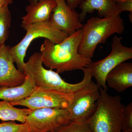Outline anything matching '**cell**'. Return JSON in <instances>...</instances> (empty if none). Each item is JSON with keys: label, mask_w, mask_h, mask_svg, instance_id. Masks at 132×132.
<instances>
[{"label": "cell", "mask_w": 132, "mask_h": 132, "mask_svg": "<svg viewBox=\"0 0 132 132\" xmlns=\"http://www.w3.org/2000/svg\"><path fill=\"white\" fill-rule=\"evenodd\" d=\"M82 30L79 29L59 44L45 39L40 47L43 64L58 73L87 67L92 59L83 57L78 52Z\"/></svg>", "instance_id": "6da1fadb"}, {"label": "cell", "mask_w": 132, "mask_h": 132, "mask_svg": "<svg viewBox=\"0 0 132 132\" xmlns=\"http://www.w3.org/2000/svg\"><path fill=\"white\" fill-rule=\"evenodd\" d=\"M23 73L28 77L36 88L64 91L74 94L92 81V71L87 67L82 69L83 78L78 83L66 82L57 72L43 67L41 52L34 53L25 62Z\"/></svg>", "instance_id": "7a4b0ae2"}, {"label": "cell", "mask_w": 132, "mask_h": 132, "mask_svg": "<svg viewBox=\"0 0 132 132\" xmlns=\"http://www.w3.org/2000/svg\"><path fill=\"white\" fill-rule=\"evenodd\" d=\"M82 30L78 52L85 58L92 59L98 45L105 43L114 34H123L125 27L119 14L104 18L92 17L83 25Z\"/></svg>", "instance_id": "3957f363"}, {"label": "cell", "mask_w": 132, "mask_h": 132, "mask_svg": "<svg viewBox=\"0 0 132 132\" xmlns=\"http://www.w3.org/2000/svg\"><path fill=\"white\" fill-rule=\"evenodd\" d=\"M96 110L87 124L93 132H123L124 105L120 96L109 95L100 88Z\"/></svg>", "instance_id": "277c9868"}, {"label": "cell", "mask_w": 132, "mask_h": 132, "mask_svg": "<svg viewBox=\"0 0 132 132\" xmlns=\"http://www.w3.org/2000/svg\"><path fill=\"white\" fill-rule=\"evenodd\" d=\"M21 27L26 30V35L18 44L10 47V50L17 69L23 73L26 52L34 40L45 38L54 44H59L68 36L55 28L49 20L27 25L21 24Z\"/></svg>", "instance_id": "5b68a950"}, {"label": "cell", "mask_w": 132, "mask_h": 132, "mask_svg": "<svg viewBox=\"0 0 132 132\" xmlns=\"http://www.w3.org/2000/svg\"><path fill=\"white\" fill-rule=\"evenodd\" d=\"M122 39V37L114 36L110 53L101 60L92 61L87 66L96 80V84L106 91L108 88L106 78L109 73L119 64L132 59V47L123 45Z\"/></svg>", "instance_id": "8992f818"}, {"label": "cell", "mask_w": 132, "mask_h": 132, "mask_svg": "<svg viewBox=\"0 0 132 132\" xmlns=\"http://www.w3.org/2000/svg\"><path fill=\"white\" fill-rule=\"evenodd\" d=\"M100 95V87L92 81L75 93L68 108L71 121L81 124L87 123L96 110Z\"/></svg>", "instance_id": "52a82bcc"}, {"label": "cell", "mask_w": 132, "mask_h": 132, "mask_svg": "<svg viewBox=\"0 0 132 132\" xmlns=\"http://www.w3.org/2000/svg\"><path fill=\"white\" fill-rule=\"evenodd\" d=\"M74 94L60 90L36 88L29 97L19 101L9 102L13 106L26 107L31 110L42 108L66 109L71 105Z\"/></svg>", "instance_id": "ba28073f"}, {"label": "cell", "mask_w": 132, "mask_h": 132, "mask_svg": "<svg viewBox=\"0 0 132 132\" xmlns=\"http://www.w3.org/2000/svg\"><path fill=\"white\" fill-rule=\"evenodd\" d=\"M71 121L68 109L42 108L32 110L26 122L30 132H47Z\"/></svg>", "instance_id": "9c48e42d"}, {"label": "cell", "mask_w": 132, "mask_h": 132, "mask_svg": "<svg viewBox=\"0 0 132 132\" xmlns=\"http://www.w3.org/2000/svg\"><path fill=\"white\" fill-rule=\"evenodd\" d=\"M56 6L53 10L49 21L54 26L68 36L81 29L79 15L75 10L71 9L65 0H55Z\"/></svg>", "instance_id": "30bf717a"}, {"label": "cell", "mask_w": 132, "mask_h": 132, "mask_svg": "<svg viewBox=\"0 0 132 132\" xmlns=\"http://www.w3.org/2000/svg\"><path fill=\"white\" fill-rule=\"evenodd\" d=\"M10 50V47H0V87H14L22 85L26 75L18 70Z\"/></svg>", "instance_id": "8fae6325"}, {"label": "cell", "mask_w": 132, "mask_h": 132, "mask_svg": "<svg viewBox=\"0 0 132 132\" xmlns=\"http://www.w3.org/2000/svg\"><path fill=\"white\" fill-rule=\"evenodd\" d=\"M109 87L123 92L132 86V63L123 62L111 70L106 78Z\"/></svg>", "instance_id": "7c38bea8"}, {"label": "cell", "mask_w": 132, "mask_h": 132, "mask_svg": "<svg viewBox=\"0 0 132 132\" xmlns=\"http://www.w3.org/2000/svg\"><path fill=\"white\" fill-rule=\"evenodd\" d=\"M55 0H39L26 7L27 13L22 17V24L27 25L49 20L53 10L56 6Z\"/></svg>", "instance_id": "4fadbf2b"}, {"label": "cell", "mask_w": 132, "mask_h": 132, "mask_svg": "<svg viewBox=\"0 0 132 132\" xmlns=\"http://www.w3.org/2000/svg\"><path fill=\"white\" fill-rule=\"evenodd\" d=\"M79 6L81 10L79 14L81 22L85 20L88 14L92 13L95 10L98 11L101 18L120 14L114 0H84Z\"/></svg>", "instance_id": "5bb4252c"}, {"label": "cell", "mask_w": 132, "mask_h": 132, "mask_svg": "<svg viewBox=\"0 0 132 132\" xmlns=\"http://www.w3.org/2000/svg\"><path fill=\"white\" fill-rule=\"evenodd\" d=\"M36 88L27 76L22 85L14 87H0V100L12 102L19 101L30 96Z\"/></svg>", "instance_id": "9a60e30c"}, {"label": "cell", "mask_w": 132, "mask_h": 132, "mask_svg": "<svg viewBox=\"0 0 132 132\" xmlns=\"http://www.w3.org/2000/svg\"><path fill=\"white\" fill-rule=\"evenodd\" d=\"M32 110L28 108H16L7 101H0V120L3 121L26 122L27 116Z\"/></svg>", "instance_id": "2e32d148"}, {"label": "cell", "mask_w": 132, "mask_h": 132, "mask_svg": "<svg viewBox=\"0 0 132 132\" xmlns=\"http://www.w3.org/2000/svg\"><path fill=\"white\" fill-rule=\"evenodd\" d=\"M12 15L8 7L0 11V47L4 45L8 38Z\"/></svg>", "instance_id": "e0dca14e"}, {"label": "cell", "mask_w": 132, "mask_h": 132, "mask_svg": "<svg viewBox=\"0 0 132 132\" xmlns=\"http://www.w3.org/2000/svg\"><path fill=\"white\" fill-rule=\"evenodd\" d=\"M52 132H93L87 123L81 124L70 121L53 130Z\"/></svg>", "instance_id": "ac0fdd59"}, {"label": "cell", "mask_w": 132, "mask_h": 132, "mask_svg": "<svg viewBox=\"0 0 132 132\" xmlns=\"http://www.w3.org/2000/svg\"><path fill=\"white\" fill-rule=\"evenodd\" d=\"M0 132H30V130L26 122L17 124L10 121L0 123Z\"/></svg>", "instance_id": "d6986e66"}, {"label": "cell", "mask_w": 132, "mask_h": 132, "mask_svg": "<svg viewBox=\"0 0 132 132\" xmlns=\"http://www.w3.org/2000/svg\"><path fill=\"white\" fill-rule=\"evenodd\" d=\"M123 132H132V103L124 106Z\"/></svg>", "instance_id": "ffe728a7"}, {"label": "cell", "mask_w": 132, "mask_h": 132, "mask_svg": "<svg viewBox=\"0 0 132 132\" xmlns=\"http://www.w3.org/2000/svg\"><path fill=\"white\" fill-rule=\"evenodd\" d=\"M118 6L120 13L123 12H128L132 14V0H114Z\"/></svg>", "instance_id": "44dd1931"}, {"label": "cell", "mask_w": 132, "mask_h": 132, "mask_svg": "<svg viewBox=\"0 0 132 132\" xmlns=\"http://www.w3.org/2000/svg\"><path fill=\"white\" fill-rule=\"evenodd\" d=\"M84 0H65L67 4L71 9L75 10L76 8L84 1Z\"/></svg>", "instance_id": "7402d4cb"}, {"label": "cell", "mask_w": 132, "mask_h": 132, "mask_svg": "<svg viewBox=\"0 0 132 132\" xmlns=\"http://www.w3.org/2000/svg\"><path fill=\"white\" fill-rule=\"evenodd\" d=\"M13 2V0H0V11L8 7L9 5L12 4Z\"/></svg>", "instance_id": "603a6c76"}, {"label": "cell", "mask_w": 132, "mask_h": 132, "mask_svg": "<svg viewBox=\"0 0 132 132\" xmlns=\"http://www.w3.org/2000/svg\"><path fill=\"white\" fill-rule=\"evenodd\" d=\"M39 1V0H29L30 3H34L36 2Z\"/></svg>", "instance_id": "cb8c5ba5"}, {"label": "cell", "mask_w": 132, "mask_h": 132, "mask_svg": "<svg viewBox=\"0 0 132 132\" xmlns=\"http://www.w3.org/2000/svg\"><path fill=\"white\" fill-rule=\"evenodd\" d=\"M47 132H52V131H51Z\"/></svg>", "instance_id": "d4e9b609"}]
</instances>
